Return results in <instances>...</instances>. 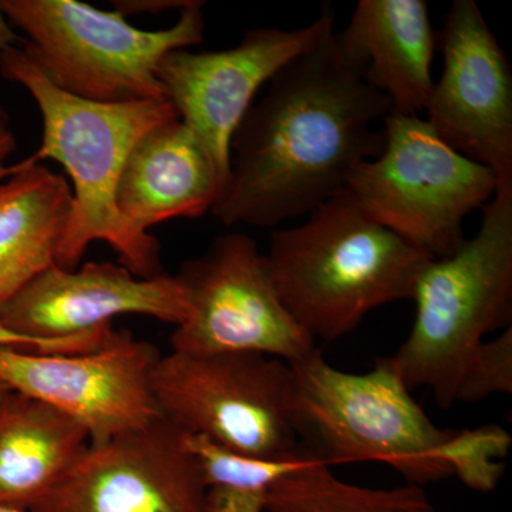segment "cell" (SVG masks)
<instances>
[{
    "instance_id": "6da1fadb",
    "label": "cell",
    "mask_w": 512,
    "mask_h": 512,
    "mask_svg": "<svg viewBox=\"0 0 512 512\" xmlns=\"http://www.w3.org/2000/svg\"><path fill=\"white\" fill-rule=\"evenodd\" d=\"M335 32L286 63L239 123L211 211L222 224L272 228L311 214L382 153L384 128L373 126L389 100L340 52Z\"/></svg>"
},
{
    "instance_id": "7a4b0ae2",
    "label": "cell",
    "mask_w": 512,
    "mask_h": 512,
    "mask_svg": "<svg viewBox=\"0 0 512 512\" xmlns=\"http://www.w3.org/2000/svg\"><path fill=\"white\" fill-rule=\"evenodd\" d=\"M0 74L25 87L42 114V146L18 164L55 160L72 178L73 210L56 265L77 269L89 245L103 241L138 278L164 275L160 242L121 217L116 191L131 148L151 128L177 119L174 107L167 100L94 103L64 93L50 83L26 43L2 53Z\"/></svg>"
},
{
    "instance_id": "3957f363",
    "label": "cell",
    "mask_w": 512,
    "mask_h": 512,
    "mask_svg": "<svg viewBox=\"0 0 512 512\" xmlns=\"http://www.w3.org/2000/svg\"><path fill=\"white\" fill-rule=\"evenodd\" d=\"M308 215L275 231L265 256L279 299L309 338L335 342L373 309L412 299L433 258L373 220L348 188Z\"/></svg>"
},
{
    "instance_id": "277c9868",
    "label": "cell",
    "mask_w": 512,
    "mask_h": 512,
    "mask_svg": "<svg viewBox=\"0 0 512 512\" xmlns=\"http://www.w3.org/2000/svg\"><path fill=\"white\" fill-rule=\"evenodd\" d=\"M289 369V423L313 460L329 467L379 461L420 487L453 476L440 458L453 429L430 420L387 357L355 375L315 348Z\"/></svg>"
},
{
    "instance_id": "5b68a950",
    "label": "cell",
    "mask_w": 512,
    "mask_h": 512,
    "mask_svg": "<svg viewBox=\"0 0 512 512\" xmlns=\"http://www.w3.org/2000/svg\"><path fill=\"white\" fill-rule=\"evenodd\" d=\"M412 299V332L387 360L407 389L429 387L447 410L484 336L511 326L512 188H501L484 205L474 238L424 265Z\"/></svg>"
},
{
    "instance_id": "8992f818",
    "label": "cell",
    "mask_w": 512,
    "mask_h": 512,
    "mask_svg": "<svg viewBox=\"0 0 512 512\" xmlns=\"http://www.w3.org/2000/svg\"><path fill=\"white\" fill-rule=\"evenodd\" d=\"M50 83L94 103L165 100L157 67L171 50L204 40V2L191 0L171 28L143 30L117 10L77 0H0Z\"/></svg>"
},
{
    "instance_id": "52a82bcc",
    "label": "cell",
    "mask_w": 512,
    "mask_h": 512,
    "mask_svg": "<svg viewBox=\"0 0 512 512\" xmlns=\"http://www.w3.org/2000/svg\"><path fill=\"white\" fill-rule=\"evenodd\" d=\"M384 136L380 156L357 165L346 188L373 220L431 258L453 255L466 241L467 215L500 188L497 177L419 116L387 114Z\"/></svg>"
},
{
    "instance_id": "ba28073f",
    "label": "cell",
    "mask_w": 512,
    "mask_h": 512,
    "mask_svg": "<svg viewBox=\"0 0 512 512\" xmlns=\"http://www.w3.org/2000/svg\"><path fill=\"white\" fill-rule=\"evenodd\" d=\"M291 369L259 353L158 357L151 389L165 420L187 434L258 458H282L299 447L288 419Z\"/></svg>"
},
{
    "instance_id": "9c48e42d",
    "label": "cell",
    "mask_w": 512,
    "mask_h": 512,
    "mask_svg": "<svg viewBox=\"0 0 512 512\" xmlns=\"http://www.w3.org/2000/svg\"><path fill=\"white\" fill-rule=\"evenodd\" d=\"M187 315L175 326L174 352L259 353L284 362L315 349L279 299L266 256L241 232L221 235L175 275Z\"/></svg>"
},
{
    "instance_id": "30bf717a",
    "label": "cell",
    "mask_w": 512,
    "mask_h": 512,
    "mask_svg": "<svg viewBox=\"0 0 512 512\" xmlns=\"http://www.w3.org/2000/svg\"><path fill=\"white\" fill-rule=\"evenodd\" d=\"M160 353L130 332L100 349L43 355L0 348V382L77 421L90 444H103L161 419L151 375Z\"/></svg>"
},
{
    "instance_id": "8fae6325",
    "label": "cell",
    "mask_w": 512,
    "mask_h": 512,
    "mask_svg": "<svg viewBox=\"0 0 512 512\" xmlns=\"http://www.w3.org/2000/svg\"><path fill=\"white\" fill-rule=\"evenodd\" d=\"M443 73L427 100V123L451 148L512 188V73L474 0H454L439 35ZM497 190V191H498Z\"/></svg>"
},
{
    "instance_id": "7c38bea8",
    "label": "cell",
    "mask_w": 512,
    "mask_h": 512,
    "mask_svg": "<svg viewBox=\"0 0 512 512\" xmlns=\"http://www.w3.org/2000/svg\"><path fill=\"white\" fill-rule=\"evenodd\" d=\"M333 28L335 16L323 8L318 19L303 28L251 29L231 49L202 53L177 49L160 60L157 79L164 99L210 151L225 187L232 137L259 87Z\"/></svg>"
},
{
    "instance_id": "4fadbf2b",
    "label": "cell",
    "mask_w": 512,
    "mask_h": 512,
    "mask_svg": "<svg viewBox=\"0 0 512 512\" xmlns=\"http://www.w3.org/2000/svg\"><path fill=\"white\" fill-rule=\"evenodd\" d=\"M32 512H208L207 485L187 433L161 417L90 444Z\"/></svg>"
},
{
    "instance_id": "5bb4252c",
    "label": "cell",
    "mask_w": 512,
    "mask_h": 512,
    "mask_svg": "<svg viewBox=\"0 0 512 512\" xmlns=\"http://www.w3.org/2000/svg\"><path fill=\"white\" fill-rule=\"evenodd\" d=\"M141 315L178 326L187 315L175 276L138 278L123 265L87 262L55 265L0 309V322L30 338L59 340L113 325L117 316Z\"/></svg>"
},
{
    "instance_id": "9a60e30c",
    "label": "cell",
    "mask_w": 512,
    "mask_h": 512,
    "mask_svg": "<svg viewBox=\"0 0 512 512\" xmlns=\"http://www.w3.org/2000/svg\"><path fill=\"white\" fill-rule=\"evenodd\" d=\"M225 185L210 151L180 117L147 131L131 148L116 204L137 231L173 218H198L212 211Z\"/></svg>"
},
{
    "instance_id": "2e32d148",
    "label": "cell",
    "mask_w": 512,
    "mask_h": 512,
    "mask_svg": "<svg viewBox=\"0 0 512 512\" xmlns=\"http://www.w3.org/2000/svg\"><path fill=\"white\" fill-rule=\"evenodd\" d=\"M335 40L389 100L390 114L419 116L426 110L437 35L424 0H360Z\"/></svg>"
},
{
    "instance_id": "e0dca14e",
    "label": "cell",
    "mask_w": 512,
    "mask_h": 512,
    "mask_svg": "<svg viewBox=\"0 0 512 512\" xmlns=\"http://www.w3.org/2000/svg\"><path fill=\"white\" fill-rule=\"evenodd\" d=\"M89 446L77 421L10 390L0 402V505L32 511Z\"/></svg>"
},
{
    "instance_id": "ac0fdd59",
    "label": "cell",
    "mask_w": 512,
    "mask_h": 512,
    "mask_svg": "<svg viewBox=\"0 0 512 512\" xmlns=\"http://www.w3.org/2000/svg\"><path fill=\"white\" fill-rule=\"evenodd\" d=\"M72 210L66 178L45 165H12L0 183V309L56 265Z\"/></svg>"
},
{
    "instance_id": "d6986e66",
    "label": "cell",
    "mask_w": 512,
    "mask_h": 512,
    "mask_svg": "<svg viewBox=\"0 0 512 512\" xmlns=\"http://www.w3.org/2000/svg\"><path fill=\"white\" fill-rule=\"evenodd\" d=\"M265 511L441 512L420 485L373 488L349 483L309 454L301 466L275 481Z\"/></svg>"
},
{
    "instance_id": "ffe728a7",
    "label": "cell",
    "mask_w": 512,
    "mask_h": 512,
    "mask_svg": "<svg viewBox=\"0 0 512 512\" xmlns=\"http://www.w3.org/2000/svg\"><path fill=\"white\" fill-rule=\"evenodd\" d=\"M187 447L200 463L208 512H264L275 481L301 466L308 456L301 447L272 460L245 456L194 434H187Z\"/></svg>"
},
{
    "instance_id": "44dd1931",
    "label": "cell",
    "mask_w": 512,
    "mask_h": 512,
    "mask_svg": "<svg viewBox=\"0 0 512 512\" xmlns=\"http://www.w3.org/2000/svg\"><path fill=\"white\" fill-rule=\"evenodd\" d=\"M511 444L510 433L497 424L451 430L441 447L440 458L466 487L478 493H491L504 476V460Z\"/></svg>"
},
{
    "instance_id": "7402d4cb",
    "label": "cell",
    "mask_w": 512,
    "mask_h": 512,
    "mask_svg": "<svg viewBox=\"0 0 512 512\" xmlns=\"http://www.w3.org/2000/svg\"><path fill=\"white\" fill-rule=\"evenodd\" d=\"M511 393L512 326L474 350L458 383L456 403H478L494 394Z\"/></svg>"
},
{
    "instance_id": "603a6c76",
    "label": "cell",
    "mask_w": 512,
    "mask_h": 512,
    "mask_svg": "<svg viewBox=\"0 0 512 512\" xmlns=\"http://www.w3.org/2000/svg\"><path fill=\"white\" fill-rule=\"evenodd\" d=\"M110 336V328H101L83 335L72 336V338L40 340L15 332L0 322V348L25 350V352L43 353V355L92 352L106 345Z\"/></svg>"
},
{
    "instance_id": "cb8c5ba5",
    "label": "cell",
    "mask_w": 512,
    "mask_h": 512,
    "mask_svg": "<svg viewBox=\"0 0 512 512\" xmlns=\"http://www.w3.org/2000/svg\"><path fill=\"white\" fill-rule=\"evenodd\" d=\"M191 0H119L113 2L114 10L121 13L124 18L128 15H138V13H160L168 9L183 10L190 5Z\"/></svg>"
},
{
    "instance_id": "d4e9b609",
    "label": "cell",
    "mask_w": 512,
    "mask_h": 512,
    "mask_svg": "<svg viewBox=\"0 0 512 512\" xmlns=\"http://www.w3.org/2000/svg\"><path fill=\"white\" fill-rule=\"evenodd\" d=\"M16 150V140L8 126H0V183L12 177V165H8L9 157Z\"/></svg>"
},
{
    "instance_id": "484cf974",
    "label": "cell",
    "mask_w": 512,
    "mask_h": 512,
    "mask_svg": "<svg viewBox=\"0 0 512 512\" xmlns=\"http://www.w3.org/2000/svg\"><path fill=\"white\" fill-rule=\"evenodd\" d=\"M25 43V37L16 33V30L13 29L8 18H6L5 13H3L2 8H0V56H2V53L8 50L9 47L22 46L25 45Z\"/></svg>"
},
{
    "instance_id": "4316f807",
    "label": "cell",
    "mask_w": 512,
    "mask_h": 512,
    "mask_svg": "<svg viewBox=\"0 0 512 512\" xmlns=\"http://www.w3.org/2000/svg\"><path fill=\"white\" fill-rule=\"evenodd\" d=\"M9 116L0 104V126H8Z\"/></svg>"
},
{
    "instance_id": "83f0119b",
    "label": "cell",
    "mask_w": 512,
    "mask_h": 512,
    "mask_svg": "<svg viewBox=\"0 0 512 512\" xmlns=\"http://www.w3.org/2000/svg\"><path fill=\"white\" fill-rule=\"evenodd\" d=\"M10 392V389L8 386H6L5 383L0 382V402H2L3 397L6 396Z\"/></svg>"
},
{
    "instance_id": "f1b7e54d",
    "label": "cell",
    "mask_w": 512,
    "mask_h": 512,
    "mask_svg": "<svg viewBox=\"0 0 512 512\" xmlns=\"http://www.w3.org/2000/svg\"><path fill=\"white\" fill-rule=\"evenodd\" d=\"M0 512H32V511L19 510V508L3 507V505H0Z\"/></svg>"
}]
</instances>
